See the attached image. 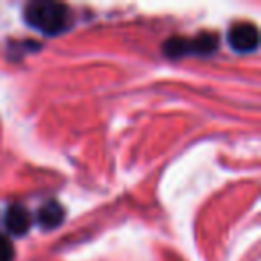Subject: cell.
I'll return each mask as SVG.
<instances>
[{"instance_id":"obj_1","label":"cell","mask_w":261,"mask_h":261,"mask_svg":"<svg viewBox=\"0 0 261 261\" xmlns=\"http://www.w3.org/2000/svg\"><path fill=\"white\" fill-rule=\"evenodd\" d=\"M23 18L33 29L47 34L58 36L65 33L72 25V13L65 4L48 2V0H36L25 6Z\"/></svg>"},{"instance_id":"obj_2","label":"cell","mask_w":261,"mask_h":261,"mask_svg":"<svg viewBox=\"0 0 261 261\" xmlns=\"http://www.w3.org/2000/svg\"><path fill=\"white\" fill-rule=\"evenodd\" d=\"M218 48V36L213 33H200L197 36H174L167 40L163 52L172 59L182 56H211Z\"/></svg>"},{"instance_id":"obj_3","label":"cell","mask_w":261,"mask_h":261,"mask_svg":"<svg viewBox=\"0 0 261 261\" xmlns=\"http://www.w3.org/2000/svg\"><path fill=\"white\" fill-rule=\"evenodd\" d=\"M227 41L232 50L240 52V54H249V52L256 50L259 45V33L254 23H236L229 31Z\"/></svg>"},{"instance_id":"obj_4","label":"cell","mask_w":261,"mask_h":261,"mask_svg":"<svg viewBox=\"0 0 261 261\" xmlns=\"http://www.w3.org/2000/svg\"><path fill=\"white\" fill-rule=\"evenodd\" d=\"M4 222H6V227H8V231L11 232V234L23 236L31 229L33 218H31V213L22 204H13V206H9L8 211H6Z\"/></svg>"},{"instance_id":"obj_5","label":"cell","mask_w":261,"mask_h":261,"mask_svg":"<svg viewBox=\"0 0 261 261\" xmlns=\"http://www.w3.org/2000/svg\"><path fill=\"white\" fill-rule=\"evenodd\" d=\"M36 218L41 227L50 231V229H56L63 222V218H65V210H63L61 204H58L56 200H48L47 204H43V206L40 207Z\"/></svg>"},{"instance_id":"obj_6","label":"cell","mask_w":261,"mask_h":261,"mask_svg":"<svg viewBox=\"0 0 261 261\" xmlns=\"http://www.w3.org/2000/svg\"><path fill=\"white\" fill-rule=\"evenodd\" d=\"M15 257V249L11 242L4 234H0V261H13Z\"/></svg>"}]
</instances>
